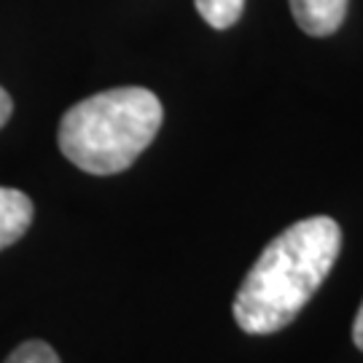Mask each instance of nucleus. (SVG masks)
Returning <instances> with one entry per match:
<instances>
[{
    "instance_id": "obj_2",
    "label": "nucleus",
    "mask_w": 363,
    "mask_h": 363,
    "mask_svg": "<svg viewBox=\"0 0 363 363\" xmlns=\"http://www.w3.org/2000/svg\"><path fill=\"white\" fill-rule=\"evenodd\" d=\"M162 103L151 89L118 86L76 103L60 121V151L89 175H116L154 143Z\"/></svg>"
},
{
    "instance_id": "obj_4",
    "label": "nucleus",
    "mask_w": 363,
    "mask_h": 363,
    "mask_svg": "<svg viewBox=\"0 0 363 363\" xmlns=\"http://www.w3.org/2000/svg\"><path fill=\"white\" fill-rule=\"evenodd\" d=\"M33 216H35V208L25 191L0 186V250H6L25 237L33 223Z\"/></svg>"
},
{
    "instance_id": "obj_5",
    "label": "nucleus",
    "mask_w": 363,
    "mask_h": 363,
    "mask_svg": "<svg viewBox=\"0 0 363 363\" xmlns=\"http://www.w3.org/2000/svg\"><path fill=\"white\" fill-rule=\"evenodd\" d=\"M199 16L208 22L213 30H229L240 22L245 11V0H194Z\"/></svg>"
},
{
    "instance_id": "obj_3",
    "label": "nucleus",
    "mask_w": 363,
    "mask_h": 363,
    "mask_svg": "<svg viewBox=\"0 0 363 363\" xmlns=\"http://www.w3.org/2000/svg\"><path fill=\"white\" fill-rule=\"evenodd\" d=\"M296 25L315 38L334 35L347 13V0H291Z\"/></svg>"
},
{
    "instance_id": "obj_7",
    "label": "nucleus",
    "mask_w": 363,
    "mask_h": 363,
    "mask_svg": "<svg viewBox=\"0 0 363 363\" xmlns=\"http://www.w3.org/2000/svg\"><path fill=\"white\" fill-rule=\"evenodd\" d=\"M11 111H13V100L11 94L0 86V127H6V121L11 118Z\"/></svg>"
},
{
    "instance_id": "obj_1",
    "label": "nucleus",
    "mask_w": 363,
    "mask_h": 363,
    "mask_svg": "<svg viewBox=\"0 0 363 363\" xmlns=\"http://www.w3.org/2000/svg\"><path fill=\"white\" fill-rule=\"evenodd\" d=\"M342 250V229L328 216L291 223L261 250L232 304L245 334L267 337L286 328L323 286Z\"/></svg>"
},
{
    "instance_id": "obj_6",
    "label": "nucleus",
    "mask_w": 363,
    "mask_h": 363,
    "mask_svg": "<svg viewBox=\"0 0 363 363\" xmlns=\"http://www.w3.org/2000/svg\"><path fill=\"white\" fill-rule=\"evenodd\" d=\"M6 363H60V355H57L54 347H49L46 342L30 339V342H22V345L6 358Z\"/></svg>"
},
{
    "instance_id": "obj_8",
    "label": "nucleus",
    "mask_w": 363,
    "mask_h": 363,
    "mask_svg": "<svg viewBox=\"0 0 363 363\" xmlns=\"http://www.w3.org/2000/svg\"><path fill=\"white\" fill-rule=\"evenodd\" d=\"M352 342H355V347L363 352V304L358 315H355V323H352Z\"/></svg>"
}]
</instances>
